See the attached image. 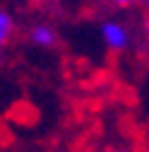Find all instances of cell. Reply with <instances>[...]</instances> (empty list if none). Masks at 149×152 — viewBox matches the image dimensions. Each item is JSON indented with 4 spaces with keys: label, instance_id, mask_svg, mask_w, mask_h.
<instances>
[{
    "label": "cell",
    "instance_id": "cell-1",
    "mask_svg": "<svg viewBox=\"0 0 149 152\" xmlns=\"http://www.w3.org/2000/svg\"><path fill=\"white\" fill-rule=\"evenodd\" d=\"M101 41L111 48V51H125L132 41V36H130V29L118 22V20H106L101 22Z\"/></svg>",
    "mask_w": 149,
    "mask_h": 152
},
{
    "label": "cell",
    "instance_id": "cell-2",
    "mask_svg": "<svg viewBox=\"0 0 149 152\" xmlns=\"http://www.w3.org/2000/svg\"><path fill=\"white\" fill-rule=\"evenodd\" d=\"M29 41L36 46V48H53L55 44H58V34H55V29L51 24H34L29 29Z\"/></svg>",
    "mask_w": 149,
    "mask_h": 152
},
{
    "label": "cell",
    "instance_id": "cell-3",
    "mask_svg": "<svg viewBox=\"0 0 149 152\" xmlns=\"http://www.w3.org/2000/svg\"><path fill=\"white\" fill-rule=\"evenodd\" d=\"M12 36H14V17L0 7V46L10 44Z\"/></svg>",
    "mask_w": 149,
    "mask_h": 152
},
{
    "label": "cell",
    "instance_id": "cell-4",
    "mask_svg": "<svg viewBox=\"0 0 149 152\" xmlns=\"http://www.w3.org/2000/svg\"><path fill=\"white\" fill-rule=\"evenodd\" d=\"M111 5H116V7H135V5H142L147 3V0H108Z\"/></svg>",
    "mask_w": 149,
    "mask_h": 152
},
{
    "label": "cell",
    "instance_id": "cell-5",
    "mask_svg": "<svg viewBox=\"0 0 149 152\" xmlns=\"http://www.w3.org/2000/svg\"><path fill=\"white\" fill-rule=\"evenodd\" d=\"M144 36H147V39H149V17H147V20H144Z\"/></svg>",
    "mask_w": 149,
    "mask_h": 152
}]
</instances>
